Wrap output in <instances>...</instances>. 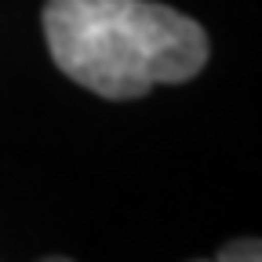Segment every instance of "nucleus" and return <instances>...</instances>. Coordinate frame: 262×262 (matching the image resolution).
I'll list each match as a JSON object with an SVG mask.
<instances>
[{
	"mask_svg": "<svg viewBox=\"0 0 262 262\" xmlns=\"http://www.w3.org/2000/svg\"><path fill=\"white\" fill-rule=\"evenodd\" d=\"M40 22L55 66L110 102L193 80L211 51L201 22L153 0H48Z\"/></svg>",
	"mask_w": 262,
	"mask_h": 262,
	"instance_id": "obj_1",
	"label": "nucleus"
},
{
	"mask_svg": "<svg viewBox=\"0 0 262 262\" xmlns=\"http://www.w3.org/2000/svg\"><path fill=\"white\" fill-rule=\"evenodd\" d=\"M208 262H262V244L255 237H244V241H229L215 258Z\"/></svg>",
	"mask_w": 262,
	"mask_h": 262,
	"instance_id": "obj_2",
	"label": "nucleus"
},
{
	"mask_svg": "<svg viewBox=\"0 0 262 262\" xmlns=\"http://www.w3.org/2000/svg\"><path fill=\"white\" fill-rule=\"evenodd\" d=\"M37 262H73V258H66V255H48V258H37Z\"/></svg>",
	"mask_w": 262,
	"mask_h": 262,
	"instance_id": "obj_3",
	"label": "nucleus"
}]
</instances>
